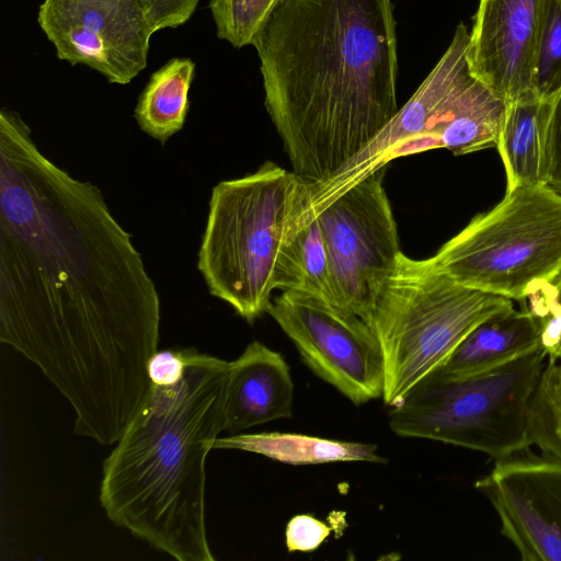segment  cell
<instances>
[{
    "instance_id": "cell-26",
    "label": "cell",
    "mask_w": 561,
    "mask_h": 561,
    "mask_svg": "<svg viewBox=\"0 0 561 561\" xmlns=\"http://www.w3.org/2000/svg\"><path fill=\"white\" fill-rule=\"evenodd\" d=\"M329 535V526L320 519L306 514L296 515L286 526V548L289 552H310L319 548Z\"/></svg>"
},
{
    "instance_id": "cell-10",
    "label": "cell",
    "mask_w": 561,
    "mask_h": 561,
    "mask_svg": "<svg viewBox=\"0 0 561 561\" xmlns=\"http://www.w3.org/2000/svg\"><path fill=\"white\" fill-rule=\"evenodd\" d=\"M39 27L60 60L127 84L147 66L153 34L136 0H44Z\"/></svg>"
},
{
    "instance_id": "cell-17",
    "label": "cell",
    "mask_w": 561,
    "mask_h": 561,
    "mask_svg": "<svg viewBox=\"0 0 561 561\" xmlns=\"http://www.w3.org/2000/svg\"><path fill=\"white\" fill-rule=\"evenodd\" d=\"M274 285L275 289L305 293L341 308L320 227L301 204L278 254Z\"/></svg>"
},
{
    "instance_id": "cell-23",
    "label": "cell",
    "mask_w": 561,
    "mask_h": 561,
    "mask_svg": "<svg viewBox=\"0 0 561 561\" xmlns=\"http://www.w3.org/2000/svg\"><path fill=\"white\" fill-rule=\"evenodd\" d=\"M278 0H210L217 36L236 48L252 41Z\"/></svg>"
},
{
    "instance_id": "cell-9",
    "label": "cell",
    "mask_w": 561,
    "mask_h": 561,
    "mask_svg": "<svg viewBox=\"0 0 561 561\" xmlns=\"http://www.w3.org/2000/svg\"><path fill=\"white\" fill-rule=\"evenodd\" d=\"M311 371L360 405L382 398V353L358 316L299 291H282L267 309Z\"/></svg>"
},
{
    "instance_id": "cell-18",
    "label": "cell",
    "mask_w": 561,
    "mask_h": 561,
    "mask_svg": "<svg viewBox=\"0 0 561 561\" xmlns=\"http://www.w3.org/2000/svg\"><path fill=\"white\" fill-rule=\"evenodd\" d=\"M506 106L504 98L473 77L443 117L440 147L461 156L495 146Z\"/></svg>"
},
{
    "instance_id": "cell-2",
    "label": "cell",
    "mask_w": 561,
    "mask_h": 561,
    "mask_svg": "<svg viewBox=\"0 0 561 561\" xmlns=\"http://www.w3.org/2000/svg\"><path fill=\"white\" fill-rule=\"evenodd\" d=\"M251 45L266 111L305 181L332 179L399 111L392 0H278Z\"/></svg>"
},
{
    "instance_id": "cell-7",
    "label": "cell",
    "mask_w": 561,
    "mask_h": 561,
    "mask_svg": "<svg viewBox=\"0 0 561 561\" xmlns=\"http://www.w3.org/2000/svg\"><path fill=\"white\" fill-rule=\"evenodd\" d=\"M433 259L461 285L523 302L561 273V193L546 184L506 192Z\"/></svg>"
},
{
    "instance_id": "cell-13",
    "label": "cell",
    "mask_w": 561,
    "mask_h": 561,
    "mask_svg": "<svg viewBox=\"0 0 561 561\" xmlns=\"http://www.w3.org/2000/svg\"><path fill=\"white\" fill-rule=\"evenodd\" d=\"M543 0H479L470 33L472 75L507 102L534 93V53Z\"/></svg>"
},
{
    "instance_id": "cell-4",
    "label": "cell",
    "mask_w": 561,
    "mask_h": 561,
    "mask_svg": "<svg viewBox=\"0 0 561 561\" xmlns=\"http://www.w3.org/2000/svg\"><path fill=\"white\" fill-rule=\"evenodd\" d=\"M308 181L272 161L211 190L197 253L208 291L252 323L267 312L278 254Z\"/></svg>"
},
{
    "instance_id": "cell-14",
    "label": "cell",
    "mask_w": 561,
    "mask_h": 561,
    "mask_svg": "<svg viewBox=\"0 0 561 561\" xmlns=\"http://www.w3.org/2000/svg\"><path fill=\"white\" fill-rule=\"evenodd\" d=\"M294 382L283 355L261 342H251L230 362L225 431L243 430L293 414Z\"/></svg>"
},
{
    "instance_id": "cell-28",
    "label": "cell",
    "mask_w": 561,
    "mask_h": 561,
    "mask_svg": "<svg viewBox=\"0 0 561 561\" xmlns=\"http://www.w3.org/2000/svg\"><path fill=\"white\" fill-rule=\"evenodd\" d=\"M186 367V348L156 351L147 365L151 386L165 387L176 383Z\"/></svg>"
},
{
    "instance_id": "cell-20",
    "label": "cell",
    "mask_w": 561,
    "mask_h": 561,
    "mask_svg": "<svg viewBox=\"0 0 561 561\" xmlns=\"http://www.w3.org/2000/svg\"><path fill=\"white\" fill-rule=\"evenodd\" d=\"M194 76L192 59L174 57L151 75L139 95L135 119L144 133L161 145L184 126Z\"/></svg>"
},
{
    "instance_id": "cell-5",
    "label": "cell",
    "mask_w": 561,
    "mask_h": 561,
    "mask_svg": "<svg viewBox=\"0 0 561 561\" xmlns=\"http://www.w3.org/2000/svg\"><path fill=\"white\" fill-rule=\"evenodd\" d=\"M512 301L459 284L433 256L416 260L401 252L368 321L382 353L383 402L400 404L478 324L514 308Z\"/></svg>"
},
{
    "instance_id": "cell-24",
    "label": "cell",
    "mask_w": 561,
    "mask_h": 561,
    "mask_svg": "<svg viewBox=\"0 0 561 561\" xmlns=\"http://www.w3.org/2000/svg\"><path fill=\"white\" fill-rule=\"evenodd\" d=\"M520 304L538 322L548 358L561 360V273L534 289Z\"/></svg>"
},
{
    "instance_id": "cell-16",
    "label": "cell",
    "mask_w": 561,
    "mask_h": 561,
    "mask_svg": "<svg viewBox=\"0 0 561 561\" xmlns=\"http://www.w3.org/2000/svg\"><path fill=\"white\" fill-rule=\"evenodd\" d=\"M542 346L540 328L523 307L500 312L478 324L439 367L449 375H467L504 364Z\"/></svg>"
},
{
    "instance_id": "cell-15",
    "label": "cell",
    "mask_w": 561,
    "mask_h": 561,
    "mask_svg": "<svg viewBox=\"0 0 561 561\" xmlns=\"http://www.w3.org/2000/svg\"><path fill=\"white\" fill-rule=\"evenodd\" d=\"M553 101L535 93L507 102L495 147L506 175V192L546 184V139Z\"/></svg>"
},
{
    "instance_id": "cell-12",
    "label": "cell",
    "mask_w": 561,
    "mask_h": 561,
    "mask_svg": "<svg viewBox=\"0 0 561 561\" xmlns=\"http://www.w3.org/2000/svg\"><path fill=\"white\" fill-rule=\"evenodd\" d=\"M476 489L524 561H561V462L530 448L495 460Z\"/></svg>"
},
{
    "instance_id": "cell-8",
    "label": "cell",
    "mask_w": 561,
    "mask_h": 561,
    "mask_svg": "<svg viewBox=\"0 0 561 561\" xmlns=\"http://www.w3.org/2000/svg\"><path fill=\"white\" fill-rule=\"evenodd\" d=\"M382 179L381 168L317 204L306 195L301 203L320 227L340 307L367 323L401 253Z\"/></svg>"
},
{
    "instance_id": "cell-11",
    "label": "cell",
    "mask_w": 561,
    "mask_h": 561,
    "mask_svg": "<svg viewBox=\"0 0 561 561\" xmlns=\"http://www.w3.org/2000/svg\"><path fill=\"white\" fill-rule=\"evenodd\" d=\"M469 39L460 23L442 58L387 126L332 179L309 182L308 204L335 195L392 159L440 147L437 134L443 116L474 77L468 60Z\"/></svg>"
},
{
    "instance_id": "cell-6",
    "label": "cell",
    "mask_w": 561,
    "mask_h": 561,
    "mask_svg": "<svg viewBox=\"0 0 561 561\" xmlns=\"http://www.w3.org/2000/svg\"><path fill=\"white\" fill-rule=\"evenodd\" d=\"M547 359L538 346L473 374L436 369L390 408L389 426L398 436L442 442L495 460L530 448L531 402Z\"/></svg>"
},
{
    "instance_id": "cell-1",
    "label": "cell",
    "mask_w": 561,
    "mask_h": 561,
    "mask_svg": "<svg viewBox=\"0 0 561 561\" xmlns=\"http://www.w3.org/2000/svg\"><path fill=\"white\" fill-rule=\"evenodd\" d=\"M101 190L0 112V340L72 407L73 432L116 443L146 402L160 298Z\"/></svg>"
},
{
    "instance_id": "cell-19",
    "label": "cell",
    "mask_w": 561,
    "mask_h": 561,
    "mask_svg": "<svg viewBox=\"0 0 561 561\" xmlns=\"http://www.w3.org/2000/svg\"><path fill=\"white\" fill-rule=\"evenodd\" d=\"M217 449L255 453L288 465H319L335 461L385 462L371 444L328 439L304 434L256 433L218 437Z\"/></svg>"
},
{
    "instance_id": "cell-3",
    "label": "cell",
    "mask_w": 561,
    "mask_h": 561,
    "mask_svg": "<svg viewBox=\"0 0 561 561\" xmlns=\"http://www.w3.org/2000/svg\"><path fill=\"white\" fill-rule=\"evenodd\" d=\"M230 362L186 348L183 377L151 386L103 463L108 519L179 561L215 560L205 522V463L225 431Z\"/></svg>"
},
{
    "instance_id": "cell-27",
    "label": "cell",
    "mask_w": 561,
    "mask_h": 561,
    "mask_svg": "<svg viewBox=\"0 0 561 561\" xmlns=\"http://www.w3.org/2000/svg\"><path fill=\"white\" fill-rule=\"evenodd\" d=\"M546 185L561 193V92L552 102L547 128Z\"/></svg>"
},
{
    "instance_id": "cell-25",
    "label": "cell",
    "mask_w": 561,
    "mask_h": 561,
    "mask_svg": "<svg viewBox=\"0 0 561 561\" xmlns=\"http://www.w3.org/2000/svg\"><path fill=\"white\" fill-rule=\"evenodd\" d=\"M153 33L185 24L194 14L199 0H136Z\"/></svg>"
},
{
    "instance_id": "cell-21",
    "label": "cell",
    "mask_w": 561,
    "mask_h": 561,
    "mask_svg": "<svg viewBox=\"0 0 561 561\" xmlns=\"http://www.w3.org/2000/svg\"><path fill=\"white\" fill-rule=\"evenodd\" d=\"M531 444L561 462V360L547 359L529 417Z\"/></svg>"
},
{
    "instance_id": "cell-22",
    "label": "cell",
    "mask_w": 561,
    "mask_h": 561,
    "mask_svg": "<svg viewBox=\"0 0 561 561\" xmlns=\"http://www.w3.org/2000/svg\"><path fill=\"white\" fill-rule=\"evenodd\" d=\"M533 92L553 101L561 92V0H543L537 33Z\"/></svg>"
}]
</instances>
